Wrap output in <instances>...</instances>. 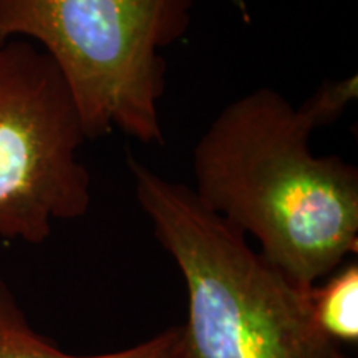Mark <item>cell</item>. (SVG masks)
<instances>
[{
	"instance_id": "5",
	"label": "cell",
	"mask_w": 358,
	"mask_h": 358,
	"mask_svg": "<svg viewBox=\"0 0 358 358\" xmlns=\"http://www.w3.org/2000/svg\"><path fill=\"white\" fill-rule=\"evenodd\" d=\"M179 325L161 330L141 343L100 355H73L30 325L8 285L0 279V358H174Z\"/></svg>"
},
{
	"instance_id": "1",
	"label": "cell",
	"mask_w": 358,
	"mask_h": 358,
	"mask_svg": "<svg viewBox=\"0 0 358 358\" xmlns=\"http://www.w3.org/2000/svg\"><path fill=\"white\" fill-rule=\"evenodd\" d=\"M312 133L280 93L254 90L222 108L199 138L191 187L306 289L358 248V169L340 156L313 155Z\"/></svg>"
},
{
	"instance_id": "7",
	"label": "cell",
	"mask_w": 358,
	"mask_h": 358,
	"mask_svg": "<svg viewBox=\"0 0 358 358\" xmlns=\"http://www.w3.org/2000/svg\"><path fill=\"white\" fill-rule=\"evenodd\" d=\"M357 75L340 80V82H327L313 93L312 98L303 103L299 111L315 131L317 128L337 122L347 106L357 100Z\"/></svg>"
},
{
	"instance_id": "3",
	"label": "cell",
	"mask_w": 358,
	"mask_h": 358,
	"mask_svg": "<svg viewBox=\"0 0 358 358\" xmlns=\"http://www.w3.org/2000/svg\"><path fill=\"white\" fill-rule=\"evenodd\" d=\"M194 0H0V43L34 40L60 70L88 140L115 129L163 145V52L186 34Z\"/></svg>"
},
{
	"instance_id": "2",
	"label": "cell",
	"mask_w": 358,
	"mask_h": 358,
	"mask_svg": "<svg viewBox=\"0 0 358 358\" xmlns=\"http://www.w3.org/2000/svg\"><path fill=\"white\" fill-rule=\"evenodd\" d=\"M127 159L134 196L186 284L174 358H350L317 325L312 287L267 262L189 186Z\"/></svg>"
},
{
	"instance_id": "8",
	"label": "cell",
	"mask_w": 358,
	"mask_h": 358,
	"mask_svg": "<svg viewBox=\"0 0 358 358\" xmlns=\"http://www.w3.org/2000/svg\"><path fill=\"white\" fill-rule=\"evenodd\" d=\"M239 2H241V3H243V0H239Z\"/></svg>"
},
{
	"instance_id": "4",
	"label": "cell",
	"mask_w": 358,
	"mask_h": 358,
	"mask_svg": "<svg viewBox=\"0 0 358 358\" xmlns=\"http://www.w3.org/2000/svg\"><path fill=\"white\" fill-rule=\"evenodd\" d=\"M88 140L60 70L38 45L0 43V239L40 244L88 213Z\"/></svg>"
},
{
	"instance_id": "6",
	"label": "cell",
	"mask_w": 358,
	"mask_h": 358,
	"mask_svg": "<svg viewBox=\"0 0 358 358\" xmlns=\"http://www.w3.org/2000/svg\"><path fill=\"white\" fill-rule=\"evenodd\" d=\"M310 306L317 325L334 342H358V266L338 267L324 284L310 289Z\"/></svg>"
}]
</instances>
